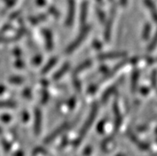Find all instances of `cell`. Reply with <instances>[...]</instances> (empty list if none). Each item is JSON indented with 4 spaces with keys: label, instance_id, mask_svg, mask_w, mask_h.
<instances>
[{
    "label": "cell",
    "instance_id": "obj_1",
    "mask_svg": "<svg viewBox=\"0 0 157 156\" xmlns=\"http://www.w3.org/2000/svg\"><path fill=\"white\" fill-rule=\"evenodd\" d=\"M98 105H94V106L92 108L91 112H90V116L86 120V123H85V124L84 126L82 127V128L81 129V131L79 133V135H78V139H77V140L75 142V146H78L80 144H81V143L82 141L83 140V139L85 138V136L86 135V134L88 133L90 128L93 126V124H94V120H95L96 116H97V115H98Z\"/></svg>",
    "mask_w": 157,
    "mask_h": 156
},
{
    "label": "cell",
    "instance_id": "obj_2",
    "mask_svg": "<svg viewBox=\"0 0 157 156\" xmlns=\"http://www.w3.org/2000/svg\"><path fill=\"white\" fill-rule=\"evenodd\" d=\"M90 30H91V27L90 26H86L82 29V30L81 31V33L79 34V35L77 37V38L74 39V41L70 44V46H68L67 49H66V53H71L72 52H74V50L78 47V46L81 45V44L83 42V41L86 38L87 35L90 33Z\"/></svg>",
    "mask_w": 157,
    "mask_h": 156
},
{
    "label": "cell",
    "instance_id": "obj_3",
    "mask_svg": "<svg viewBox=\"0 0 157 156\" xmlns=\"http://www.w3.org/2000/svg\"><path fill=\"white\" fill-rule=\"evenodd\" d=\"M75 14V1L74 0H68V14L66 19V25L70 26L73 24Z\"/></svg>",
    "mask_w": 157,
    "mask_h": 156
},
{
    "label": "cell",
    "instance_id": "obj_4",
    "mask_svg": "<svg viewBox=\"0 0 157 156\" xmlns=\"http://www.w3.org/2000/svg\"><path fill=\"white\" fill-rule=\"evenodd\" d=\"M67 127H68V124H63L62 126H60L59 127H58V128L56 129V130H54V131H53L51 134L49 135L46 137V139H45L44 143H46V144H49V143H51L52 141H54V139L57 138V137L59 136L60 135L62 134V132H64V131H65V130L67 128Z\"/></svg>",
    "mask_w": 157,
    "mask_h": 156
},
{
    "label": "cell",
    "instance_id": "obj_5",
    "mask_svg": "<svg viewBox=\"0 0 157 156\" xmlns=\"http://www.w3.org/2000/svg\"><path fill=\"white\" fill-rule=\"evenodd\" d=\"M42 112L41 110L38 108L35 109L34 112V132L36 135H39L41 132V128H42Z\"/></svg>",
    "mask_w": 157,
    "mask_h": 156
},
{
    "label": "cell",
    "instance_id": "obj_6",
    "mask_svg": "<svg viewBox=\"0 0 157 156\" xmlns=\"http://www.w3.org/2000/svg\"><path fill=\"white\" fill-rule=\"evenodd\" d=\"M127 53L124 52H110V53H102L98 55L99 60H108V59H116V58H121V57H125Z\"/></svg>",
    "mask_w": 157,
    "mask_h": 156
},
{
    "label": "cell",
    "instance_id": "obj_7",
    "mask_svg": "<svg viewBox=\"0 0 157 156\" xmlns=\"http://www.w3.org/2000/svg\"><path fill=\"white\" fill-rule=\"evenodd\" d=\"M43 34L45 39H46V46L47 50H52V48H53V38H52L51 32H50V30L46 29V30H43Z\"/></svg>",
    "mask_w": 157,
    "mask_h": 156
},
{
    "label": "cell",
    "instance_id": "obj_8",
    "mask_svg": "<svg viewBox=\"0 0 157 156\" xmlns=\"http://www.w3.org/2000/svg\"><path fill=\"white\" fill-rule=\"evenodd\" d=\"M88 13V2L84 1L82 5V10H81V17H80V22L82 25L85 24L87 18Z\"/></svg>",
    "mask_w": 157,
    "mask_h": 156
},
{
    "label": "cell",
    "instance_id": "obj_9",
    "mask_svg": "<svg viewBox=\"0 0 157 156\" xmlns=\"http://www.w3.org/2000/svg\"><path fill=\"white\" fill-rule=\"evenodd\" d=\"M69 69H70V64L69 63L64 64V65L62 66V68H61L58 71L56 72V73L54 75V77H53L54 81H57V80L60 79V78H61V77H62V76H63L64 74L68 71V70H69Z\"/></svg>",
    "mask_w": 157,
    "mask_h": 156
},
{
    "label": "cell",
    "instance_id": "obj_10",
    "mask_svg": "<svg viewBox=\"0 0 157 156\" xmlns=\"http://www.w3.org/2000/svg\"><path fill=\"white\" fill-rule=\"evenodd\" d=\"M144 2H145L146 6L149 8L152 18L157 22V9L155 5H154L153 2L151 0H144Z\"/></svg>",
    "mask_w": 157,
    "mask_h": 156
},
{
    "label": "cell",
    "instance_id": "obj_11",
    "mask_svg": "<svg viewBox=\"0 0 157 156\" xmlns=\"http://www.w3.org/2000/svg\"><path fill=\"white\" fill-rule=\"evenodd\" d=\"M140 73L139 71L137 70H135L132 73V82H131V89L132 92L134 93V92H136V88H137V84H138V79H139Z\"/></svg>",
    "mask_w": 157,
    "mask_h": 156
},
{
    "label": "cell",
    "instance_id": "obj_12",
    "mask_svg": "<svg viewBox=\"0 0 157 156\" xmlns=\"http://www.w3.org/2000/svg\"><path fill=\"white\" fill-rule=\"evenodd\" d=\"M56 63H57V58H56V57L51 58V59L46 64V65L44 66L43 69H42V74H46V73H47L48 72L50 71V69L56 65Z\"/></svg>",
    "mask_w": 157,
    "mask_h": 156
},
{
    "label": "cell",
    "instance_id": "obj_13",
    "mask_svg": "<svg viewBox=\"0 0 157 156\" xmlns=\"http://www.w3.org/2000/svg\"><path fill=\"white\" fill-rule=\"evenodd\" d=\"M130 138H131L132 141H133L137 145L139 148L142 149V150H147V149H148V145L146 144L145 143H143L141 142V141H140L135 135H130Z\"/></svg>",
    "mask_w": 157,
    "mask_h": 156
},
{
    "label": "cell",
    "instance_id": "obj_14",
    "mask_svg": "<svg viewBox=\"0 0 157 156\" xmlns=\"http://www.w3.org/2000/svg\"><path fill=\"white\" fill-rule=\"evenodd\" d=\"M112 17L109 22H107L106 25V29L105 30V38L106 40H109L110 38V34H111V29H112V25H113V14H112Z\"/></svg>",
    "mask_w": 157,
    "mask_h": 156
},
{
    "label": "cell",
    "instance_id": "obj_15",
    "mask_svg": "<svg viewBox=\"0 0 157 156\" xmlns=\"http://www.w3.org/2000/svg\"><path fill=\"white\" fill-rule=\"evenodd\" d=\"M91 65H92L91 60H87V61H86L82 64H81V65H80L79 66L75 69V73H79V72H82L83 71V70H85V69H88V68L91 66Z\"/></svg>",
    "mask_w": 157,
    "mask_h": 156
},
{
    "label": "cell",
    "instance_id": "obj_16",
    "mask_svg": "<svg viewBox=\"0 0 157 156\" xmlns=\"http://www.w3.org/2000/svg\"><path fill=\"white\" fill-rule=\"evenodd\" d=\"M15 107L16 103L13 101H0V108H12Z\"/></svg>",
    "mask_w": 157,
    "mask_h": 156
},
{
    "label": "cell",
    "instance_id": "obj_17",
    "mask_svg": "<svg viewBox=\"0 0 157 156\" xmlns=\"http://www.w3.org/2000/svg\"><path fill=\"white\" fill-rule=\"evenodd\" d=\"M150 32H151V25L148 23H147L144 27L143 30V34H142V36H143V38L144 40L148 39L150 35Z\"/></svg>",
    "mask_w": 157,
    "mask_h": 156
},
{
    "label": "cell",
    "instance_id": "obj_18",
    "mask_svg": "<svg viewBox=\"0 0 157 156\" xmlns=\"http://www.w3.org/2000/svg\"><path fill=\"white\" fill-rule=\"evenodd\" d=\"M156 46H157V31L155 32V35H154L153 38H152V40H151V43L149 44L147 50H148V51H152Z\"/></svg>",
    "mask_w": 157,
    "mask_h": 156
},
{
    "label": "cell",
    "instance_id": "obj_19",
    "mask_svg": "<svg viewBox=\"0 0 157 156\" xmlns=\"http://www.w3.org/2000/svg\"><path fill=\"white\" fill-rule=\"evenodd\" d=\"M151 86L153 88H156L157 86V70L155 69L152 71L151 76Z\"/></svg>",
    "mask_w": 157,
    "mask_h": 156
},
{
    "label": "cell",
    "instance_id": "obj_20",
    "mask_svg": "<svg viewBox=\"0 0 157 156\" xmlns=\"http://www.w3.org/2000/svg\"><path fill=\"white\" fill-rule=\"evenodd\" d=\"M2 1L6 3L8 7H11V6H14V2H15V0H2Z\"/></svg>",
    "mask_w": 157,
    "mask_h": 156
},
{
    "label": "cell",
    "instance_id": "obj_21",
    "mask_svg": "<svg viewBox=\"0 0 157 156\" xmlns=\"http://www.w3.org/2000/svg\"><path fill=\"white\" fill-rule=\"evenodd\" d=\"M141 92H143L144 94H147V93H148V89L147 88H142Z\"/></svg>",
    "mask_w": 157,
    "mask_h": 156
},
{
    "label": "cell",
    "instance_id": "obj_22",
    "mask_svg": "<svg viewBox=\"0 0 157 156\" xmlns=\"http://www.w3.org/2000/svg\"><path fill=\"white\" fill-rule=\"evenodd\" d=\"M121 3L123 6H125L126 3H127V0H121Z\"/></svg>",
    "mask_w": 157,
    "mask_h": 156
},
{
    "label": "cell",
    "instance_id": "obj_23",
    "mask_svg": "<svg viewBox=\"0 0 157 156\" xmlns=\"http://www.w3.org/2000/svg\"><path fill=\"white\" fill-rule=\"evenodd\" d=\"M3 89L4 88L2 87V86H0V93H2V92H3Z\"/></svg>",
    "mask_w": 157,
    "mask_h": 156
},
{
    "label": "cell",
    "instance_id": "obj_24",
    "mask_svg": "<svg viewBox=\"0 0 157 156\" xmlns=\"http://www.w3.org/2000/svg\"><path fill=\"white\" fill-rule=\"evenodd\" d=\"M155 135H156V141H157V128L155 129Z\"/></svg>",
    "mask_w": 157,
    "mask_h": 156
},
{
    "label": "cell",
    "instance_id": "obj_25",
    "mask_svg": "<svg viewBox=\"0 0 157 156\" xmlns=\"http://www.w3.org/2000/svg\"><path fill=\"white\" fill-rule=\"evenodd\" d=\"M97 1H98V2H102V0H97Z\"/></svg>",
    "mask_w": 157,
    "mask_h": 156
},
{
    "label": "cell",
    "instance_id": "obj_26",
    "mask_svg": "<svg viewBox=\"0 0 157 156\" xmlns=\"http://www.w3.org/2000/svg\"><path fill=\"white\" fill-rule=\"evenodd\" d=\"M2 132V128H1V127H0V133Z\"/></svg>",
    "mask_w": 157,
    "mask_h": 156
},
{
    "label": "cell",
    "instance_id": "obj_27",
    "mask_svg": "<svg viewBox=\"0 0 157 156\" xmlns=\"http://www.w3.org/2000/svg\"><path fill=\"white\" fill-rule=\"evenodd\" d=\"M110 1H113V0H110Z\"/></svg>",
    "mask_w": 157,
    "mask_h": 156
}]
</instances>
